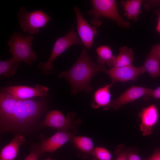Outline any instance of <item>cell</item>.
Instances as JSON below:
<instances>
[{
    "mask_svg": "<svg viewBox=\"0 0 160 160\" xmlns=\"http://www.w3.org/2000/svg\"><path fill=\"white\" fill-rule=\"evenodd\" d=\"M43 106L41 101L10 96L4 99L0 105L1 122L11 129H25L38 120Z\"/></svg>",
    "mask_w": 160,
    "mask_h": 160,
    "instance_id": "cell-1",
    "label": "cell"
},
{
    "mask_svg": "<svg viewBox=\"0 0 160 160\" xmlns=\"http://www.w3.org/2000/svg\"><path fill=\"white\" fill-rule=\"evenodd\" d=\"M105 69L104 65L94 62L87 54L86 49H83L72 67L68 71L60 73L58 77L68 81L73 95L81 91L90 92L92 90L90 84L92 79L99 72H104Z\"/></svg>",
    "mask_w": 160,
    "mask_h": 160,
    "instance_id": "cell-2",
    "label": "cell"
},
{
    "mask_svg": "<svg viewBox=\"0 0 160 160\" xmlns=\"http://www.w3.org/2000/svg\"><path fill=\"white\" fill-rule=\"evenodd\" d=\"M34 36H24L18 32H14L8 40L7 44L13 57L19 63L23 62L30 66L38 58L32 48Z\"/></svg>",
    "mask_w": 160,
    "mask_h": 160,
    "instance_id": "cell-3",
    "label": "cell"
},
{
    "mask_svg": "<svg viewBox=\"0 0 160 160\" xmlns=\"http://www.w3.org/2000/svg\"><path fill=\"white\" fill-rule=\"evenodd\" d=\"M91 1L92 9L88 14L92 17L91 23L94 26L98 27L101 25L102 23L100 18L103 17L114 21L119 26L126 28L129 27V22L125 20L120 15L115 0H92Z\"/></svg>",
    "mask_w": 160,
    "mask_h": 160,
    "instance_id": "cell-4",
    "label": "cell"
},
{
    "mask_svg": "<svg viewBox=\"0 0 160 160\" xmlns=\"http://www.w3.org/2000/svg\"><path fill=\"white\" fill-rule=\"evenodd\" d=\"M17 16L23 31L31 35L39 33L51 20V17L42 11L28 12L25 6L20 8Z\"/></svg>",
    "mask_w": 160,
    "mask_h": 160,
    "instance_id": "cell-5",
    "label": "cell"
},
{
    "mask_svg": "<svg viewBox=\"0 0 160 160\" xmlns=\"http://www.w3.org/2000/svg\"><path fill=\"white\" fill-rule=\"evenodd\" d=\"M81 44V40L72 28L66 34L57 39L49 58L46 62L40 63L38 65V68L46 75L54 74L52 70L55 59L72 45Z\"/></svg>",
    "mask_w": 160,
    "mask_h": 160,
    "instance_id": "cell-6",
    "label": "cell"
},
{
    "mask_svg": "<svg viewBox=\"0 0 160 160\" xmlns=\"http://www.w3.org/2000/svg\"><path fill=\"white\" fill-rule=\"evenodd\" d=\"M76 117L75 113H69L65 116L59 111H50L47 114L42 126L57 129L60 131H68L75 128L80 123V120L76 119Z\"/></svg>",
    "mask_w": 160,
    "mask_h": 160,
    "instance_id": "cell-7",
    "label": "cell"
},
{
    "mask_svg": "<svg viewBox=\"0 0 160 160\" xmlns=\"http://www.w3.org/2000/svg\"><path fill=\"white\" fill-rule=\"evenodd\" d=\"M49 88L41 84H36L33 87L25 86H15L2 88L1 90L7 92L16 98L30 99L35 97L48 96Z\"/></svg>",
    "mask_w": 160,
    "mask_h": 160,
    "instance_id": "cell-8",
    "label": "cell"
},
{
    "mask_svg": "<svg viewBox=\"0 0 160 160\" xmlns=\"http://www.w3.org/2000/svg\"><path fill=\"white\" fill-rule=\"evenodd\" d=\"M112 82L136 80L139 76L145 72L142 66L137 67L132 65L120 67H112L109 69L105 70Z\"/></svg>",
    "mask_w": 160,
    "mask_h": 160,
    "instance_id": "cell-9",
    "label": "cell"
},
{
    "mask_svg": "<svg viewBox=\"0 0 160 160\" xmlns=\"http://www.w3.org/2000/svg\"><path fill=\"white\" fill-rule=\"evenodd\" d=\"M151 89L143 87L133 86L121 93L118 98L111 101L109 104L104 109L105 110L110 109L118 110L123 105L132 102L147 94Z\"/></svg>",
    "mask_w": 160,
    "mask_h": 160,
    "instance_id": "cell-10",
    "label": "cell"
},
{
    "mask_svg": "<svg viewBox=\"0 0 160 160\" xmlns=\"http://www.w3.org/2000/svg\"><path fill=\"white\" fill-rule=\"evenodd\" d=\"M77 19V30L81 40L86 49L92 46L95 36L97 35V27L90 26L83 17L76 7L74 8Z\"/></svg>",
    "mask_w": 160,
    "mask_h": 160,
    "instance_id": "cell-11",
    "label": "cell"
},
{
    "mask_svg": "<svg viewBox=\"0 0 160 160\" xmlns=\"http://www.w3.org/2000/svg\"><path fill=\"white\" fill-rule=\"evenodd\" d=\"M75 133V132L58 131L49 138L42 140L40 149L42 151L52 153L71 140Z\"/></svg>",
    "mask_w": 160,
    "mask_h": 160,
    "instance_id": "cell-12",
    "label": "cell"
},
{
    "mask_svg": "<svg viewBox=\"0 0 160 160\" xmlns=\"http://www.w3.org/2000/svg\"><path fill=\"white\" fill-rule=\"evenodd\" d=\"M141 123L140 129L143 135L145 136L151 135L153 128L156 124L159 119L158 111L154 105L143 108L139 113Z\"/></svg>",
    "mask_w": 160,
    "mask_h": 160,
    "instance_id": "cell-13",
    "label": "cell"
},
{
    "mask_svg": "<svg viewBox=\"0 0 160 160\" xmlns=\"http://www.w3.org/2000/svg\"><path fill=\"white\" fill-rule=\"evenodd\" d=\"M25 140L23 136L18 134L12 141L4 146L0 153V160H14L17 157L20 147Z\"/></svg>",
    "mask_w": 160,
    "mask_h": 160,
    "instance_id": "cell-14",
    "label": "cell"
},
{
    "mask_svg": "<svg viewBox=\"0 0 160 160\" xmlns=\"http://www.w3.org/2000/svg\"><path fill=\"white\" fill-rule=\"evenodd\" d=\"M115 83L106 85L98 89L95 92L93 96V100L91 104L92 108L95 109L107 106L110 103L111 94L110 88Z\"/></svg>",
    "mask_w": 160,
    "mask_h": 160,
    "instance_id": "cell-15",
    "label": "cell"
},
{
    "mask_svg": "<svg viewBox=\"0 0 160 160\" xmlns=\"http://www.w3.org/2000/svg\"><path fill=\"white\" fill-rule=\"evenodd\" d=\"M142 66L151 77L160 76V56L151 49Z\"/></svg>",
    "mask_w": 160,
    "mask_h": 160,
    "instance_id": "cell-16",
    "label": "cell"
},
{
    "mask_svg": "<svg viewBox=\"0 0 160 160\" xmlns=\"http://www.w3.org/2000/svg\"><path fill=\"white\" fill-rule=\"evenodd\" d=\"M144 1L142 0H128L122 1L121 4L124 8V15L129 20L135 21L137 20L138 16L141 12V6Z\"/></svg>",
    "mask_w": 160,
    "mask_h": 160,
    "instance_id": "cell-17",
    "label": "cell"
},
{
    "mask_svg": "<svg viewBox=\"0 0 160 160\" xmlns=\"http://www.w3.org/2000/svg\"><path fill=\"white\" fill-rule=\"evenodd\" d=\"M76 147L83 153L93 156L95 148L92 140L84 136H73L71 140Z\"/></svg>",
    "mask_w": 160,
    "mask_h": 160,
    "instance_id": "cell-18",
    "label": "cell"
},
{
    "mask_svg": "<svg viewBox=\"0 0 160 160\" xmlns=\"http://www.w3.org/2000/svg\"><path fill=\"white\" fill-rule=\"evenodd\" d=\"M119 52L114 60L113 67H120L132 65L134 60L133 52L131 48L122 47Z\"/></svg>",
    "mask_w": 160,
    "mask_h": 160,
    "instance_id": "cell-19",
    "label": "cell"
},
{
    "mask_svg": "<svg viewBox=\"0 0 160 160\" xmlns=\"http://www.w3.org/2000/svg\"><path fill=\"white\" fill-rule=\"evenodd\" d=\"M98 55L97 62L102 65L106 64L110 67H113V63L116 57L112 54L109 47L106 45L99 46L96 49Z\"/></svg>",
    "mask_w": 160,
    "mask_h": 160,
    "instance_id": "cell-20",
    "label": "cell"
},
{
    "mask_svg": "<svg viewBox=\"0 0 160 160\" xmlns=\"http://www.w3.org/2000/svg\"><path fill=\"white\" fill-rule=\"evenodd\" d=\"M19 63L13 57L0 61V75L6 77L14 75L19 66Z\"/></svg>",
    "mask_w": 160,
    "mask_h": 160,
    "instance_id": "cell-21",
    "label": "cell"
},
{
    "mask_svg": "<svg viewBox=\"0 0 160 160\" xmlns=\"http://www.w3.org/2000/svg\"><path fill=\"white\" fill-rule=\"evenodd\" d=\"M93 156L95 160H112L110 152L105 148L97 147L95 148Z\"/></svg>",
    "mask_w": 160,
    "mask_h": 160,
    "instance_id": "cell-22",
    "label": "cell"
},
{
    "mask_svg": "<svg viewBox=\"0 0 160 160\" xmlns=\"http://www.w3.org/2000/svg\"><path fill=\"white\" fill-rule=\"evenodd\" d=\"M144 2V7L147 10L160 6V1L146 0Z\"/></svg>",
    "mask_w": 160,
    "mask_h": 160,
    "instance_id": "cell-23",
    "label": "cell"
},
{
    "mask_svg": "<svg viewBox=\"0 0 160 160\" xmlns=\"http://www.w3.org/2000/svg\"><path fill=\"white\" fill-rule=\"evenodd\" d=\"M143 96L146 99L149 97H152L157 99H160V87L154 90L151 89L148 94Z\"/></svg>",
    "mask_w": 160,
    "mask_h": 160,
    "instance_id": "cell-24",
    "label": "cell"
},
{
    "mask_svg": "<svg viewBox=\"0 0 160 160\" xmlns=\"http://www.w3.org/2000/svg\"><path fill=\"white\" fill-rule=\"evenodd\" d=\"M39 156L38 153L33 150L23 160H38Z\"/></svg>",
    "mask_w": 160,
    "mask_h": 160,
    "instance_id": "cell-25",
    "label": "cell"
},
{
    "mask_svg": "<svg viewBox=\"0 0 160 160\" xmlns=\"http://www.w3.org/2000/svg\"><path fill=\"white\" fill-rule=\"evenodd\" d=\"M129 153L125 151L117 152L118 156L116 160H128Z\"/></svg>",
    "mask_w": 160,
    "mask_h": 160,
    "instance_id": "cell-26",
    "label": "cell"
},
{
    "mask_svg": "<svg viewBox=\"0 0 160 160\" xmlns=\"http://www.w3.org/2000/svg\"><path fill=\"white\" fill-rule=\"evenodd\" d=\"M144 160H160V149L156 150L151 156Z\"/></svg>",
    "mask_w": 160,
    "mask_h": 160,
    "instance_id": "cell-27",
    "label": "cell"
},
{
    "mask_svg": "<svg viewBox=\"0 0 160 160\" xmlns=\"http://www.w3.org/2000/svg\"><path fill=\"white\" fill-rule=\"evenodd\" d=\"M155 13L157 15V23L156 27V30L160 34V7L155 11Z\"/></svg>",
    "mask_w": 160,
    "mask_h": 160,
    "instance_id": "cell-28",
    "label": "cell"
},
{
    "mask_svg": "<svg viewBox=\"0 0 160 160\" xmlns=\"http://www.w3.org/2000/svg\"><path fill=\"white\" fill-rule=\"evenodd\" d=\"M128 160H142L137 154L133 153H129Z\"/></svg>",
    "mask_w": 160,
    "mask_h": 160,
    "instance_id": "cell-29",
    "label": "cell"
},
{
    "mask_svg": "<svg viewBox=\"0 0 160 160\" xmlns=\"http://www.w3.org/2000/svg\"><path fill=\"white\" fill-rule=\"evenodd\" d=\"M151 49L160 56V43L154 45Z\"/></svg>",
    "mask_w": 160,
    "mask_h": 160,
    "instance_id": "cell-30",
    "label": "cell"
},
{
    "mask_svg": "<svg viewBox=\"0 0 160 160\" xmlns=\"http://www.w3.org/2000/svg\"><path fill=\"white\" fill-rule=\"evenodd\" d=\"M45 160H52L50 158H48L47 159H45Z\"/></svg>",
    "mask_w": 160,
    "mask_h": 160,
    "instance_id": "cell-31",
    "label": "cell"
}]
</instances>
